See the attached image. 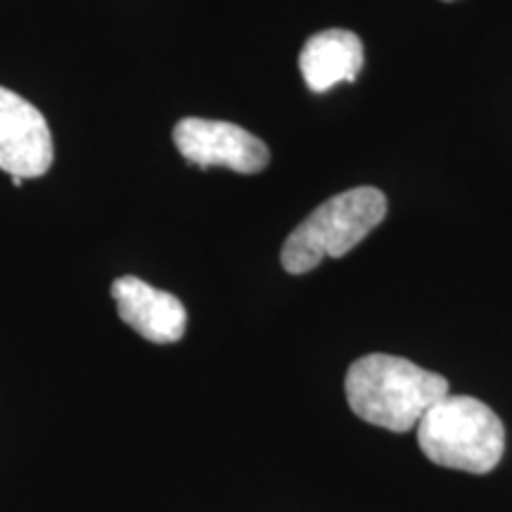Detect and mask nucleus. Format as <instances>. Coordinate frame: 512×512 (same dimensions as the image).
I'll return each mask as SVG.
<instances>
[{
	"instance_id": "nucleus-6",
	"label": "nucleus",
	"mask_w": 512,
	"mask_h": 512,
	"mask_svg": "<svg viewBox=\"0 0 512 512\" xmlns=\"http://www.w3.org/2000/svg\"><path fill=\"white\" fill-rule=\"evenodd\" d=\"M119 318L140 337L155 344H174L188 328V311L171 292L157 290L136 275H124L112 283Z\"/></svg>"
},
{
	"instance_id": "nucleus-3",
	"label": "nucleus",
	"mask_w": 512,
	"mask_h": 512,
	"mask_svg": "<svg viewBox=\"0 0 512 512\" xmlns=\"http://www.w3.org/2000/svg\"><path fill=\"white\" fill-rule=\"evenodd\" d=\"M387 216V197L373 185H363L313 209L285 240L280 261L292 275H304L316 268L325 256L339 259L366 240Z\"/></svg>"
},
{
	"instance_id": "nucleus-2",
	"label": "nucleus",
	"mask_w": 512,
	"mask_h": 512,
	"mask_svg": "<svg viewBox=\"0 0 512 512\" xmlns=\"http://www.w3.org/2000/svg\"><path fill=\"white\" fill-rule=\"evenodd\" d=\"M418 444L434 465L486 475L501 463L505 427L475 396H444L418 422Z\"/></svg>"
},
{
	"instance_id": "nucleus-7",
	"label": "nucleus",
	"mask_w": 512,
	"mask_h": 512,
	"mask_svg": "<svg viewBox=\"0 0 512 512\" xmlns=\"http://www.w3.org/2000/svg\"><path fill=\"white\" fill-rule=\"evenodd\" d=\"M363 43L349 29H325L304 43L299 69L313 93H328L337 83H351L363 69Z\"/></svg>"
},
{
	"instance_id": "nucleus-4",
	"label": "nucleus",
	"mask_w": 512,
	"mask_h": 512,
	"mask_svg": "<svg viewBox=\"0 0 512 512\" xmlns=\"http://www.w3.org/2000/svg\"><path fill=\"white\" fill-rule=\"evenodd\" d=\"M174 143L190 164L226 166L238 174H259L271 162L268 145L238 124L188 117L174 126Z\"/></svg>"
},
{
	"instance_id": "nucleus-1",
	"label": "nucleus",
	"mask_w": 512,
	"mask_h": 512,
	"mask_svg": "<svg viewBox=\"0 0 512 512\" xmlns=\"http://www.w3.org/2000/svg\"><path fill=\"white\" fill-rule=\"evenodd\" d=\"M344 392L358 418L403 434L415 430L422 415L448 396V382L408 358L368 354L351 363Z\"/></svg>"
},
{
	"instance_id": "nucleus-5",
	"label": "nucleus",
	"mask_w": 512,
	"mask_h": 512,
	"mask_svg": "<svg viewBox=\"0 0 512 512\" xmlns=\"http://www.w3.org/2000/svg\"><path fill=\"white\" fill-rule=\"evenodd\" d=\"M55 159L46 117L10 88L0 86V169L12 178L48 174Z\"/></svg>"
}]
</instances>
